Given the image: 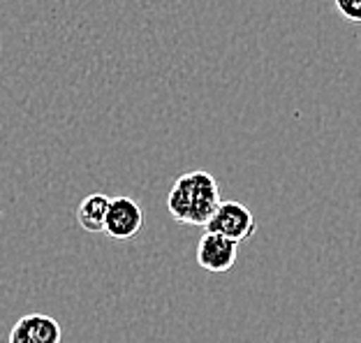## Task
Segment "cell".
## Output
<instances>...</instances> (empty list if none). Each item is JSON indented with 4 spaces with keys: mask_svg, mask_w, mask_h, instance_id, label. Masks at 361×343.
<instances>
[{
    "mask_svg": "<svg viewBox=\"0 0 361 343\" xmlns=\"http://www.w3.org/2000/svg\"><path fill=\"white\" fill-rule=\"evenodd\" d=\"M220 204L218 181L207 169H190L180 174L167 195V209L183 225L204 227Z\"/></svg>",
    "mask_w": 361,
    "mask_h": 343,
    "instance_id": "obj_1",
    "label": "cell"
},
{
    "mask_svg": "<svg viewBox=\"0 0 361 343\" xmlns=\"http://www.w3.org/2000/svg\"><path fill=\"white\" fill-rule=\"evenodd\" d=\"M204 230L223 234L236 243H243L255 234L257 225H255V216H252V211L245 207V204L232 202V200L229 202L220 200L216 211H213L211 218L207 220V225H204Z\"/></svg>",
    "mask_w": 361,
    "mask_h": 343,
    "instance_id": "obj_2",
    "label": "cell"
},
{
    "mask_svg": "<svg viewBox=\"0 0 361 343\" xmlns=\"http://www.w3.org/2000/svg\"><path fill=\"white\" fill-rule=\"evenodd\" d=\"M239 258V243L227 239L223 234L204 230L197 243V265L211 274H225L236 265Z\"/></svg>",
    "mask_w": 361,
    "mask_h": 343,
    "instance_id": "obj_3",
    "label": "cell"
},
{
    "mask_svg": "<svg viewBox=\"0 0 361 343\" xmlns=\"http://www.w3.org/2000/svg\"><path fill=\"white\" fill-rule=\"evenodd\" d=\"M144 225V211L142 207L133 200V198H111L109 200V209H106V218H104V230L111 236V239H133V236L142 230Z\"/></svg>",
    "mask_w": 361,
    "mask_h": 343,
    "instance_id": "obj_4",
    "label": "cell"
},
{
    "mask_svg": "<svg viewBox=\"0 0 361 343\" xmlns=\"http://www.w3.org/2000/svg\"><path fill=\"white\" fill-rule=\"evenodd\" d=\"M61 323L44 313H28L14 323L7 343H61Z\"/></svg>",
    "mask_w": 361,
    "mask_h": 343,
    "instance_id": "obj_5",
    "label": "cell"
},
{
    "mask_svg": "<svg viewBox=\"0 0 361 343\" xmlns=\"http://www.w3.org/2000/svg\"><path fill=\"white\" fill-rule=\"evenodd\" d=\"M109 200L102 193H93L88 198L81 200L79 209H77V220L81 225V230L86 232H102L104 230V218H106V209H109Z\"/></svg>",
    "mask_w": 361,
    "mask_h": 343,
    "instance_id": "obj_6",
    "label": "cell"
},
{
    "mask_svg": "<svg viewBox=\"0 0 361 343\" xmlns=\"http://www.w3.org/2000/svg\"><path fill=\"white\" fill-rule=\"evenodd\" d=\"M336 10L350 23H361V0H334Z\"/></svg>",
    "mask_w": 361,
    "mask_h": 343,
    "instance_id": "obj_7",
    "label": "cell"
}]
</instances>
